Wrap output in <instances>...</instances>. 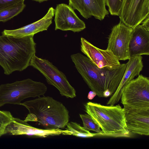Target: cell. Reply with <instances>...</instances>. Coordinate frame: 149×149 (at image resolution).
Listing matches in <instances>:
<instances>
[{"mask_svg": "<svg viewBox=\"0 0 149 149\" xmlns=\"http://www.w3.org/2000/svg\"><path fill=\"white\" fill-rule=\"evenodd\" d=\"M25 0H0V10Z\"/></svg>", "mask_w": 149, "mask_h": 149, "instance_id": "23", "label": "cell"}, {"mask_svg": "<svg viewBox=\"0 0 149 149\" xmlns=\"http://www.w3.org/2000/svg\"><path fill=\"white\" fill-rule=\"evenodd\" d=\"M82 120L83 127L87 130L94 131L102 136V132L99 125L88 114H79Z\"/></svg>", "mask_w": 149, "mask_h": 149, "instance_id": "20", "label": "cell"}, {"mask_svg": "<svg viewBox=\"0 0 149 149\" xmlns=\"http://www.w3.org/2000/svg\"><path fill=\"white\" fill-rule=\"evenodd\" d=\"M132 29L120 21L112 27L109 36L107 49L119 61L130 59L128 46Z\"/></svg>", "mask_w": 149, "mask_h": 149, "instance_id": "8", "label": "cell"}, {"mask_svg": "<svg viewBox=\"0 0 149 149\" xmlns=\"http://www.w3.org/2000/svg\"><path fill=\"white\" fill-rule=\"evenodd\" d=\"M124 0H106V5L108 8L110 14L119 16L122 10Z\"/></svg>", "mask_w": 149, "mask_h": 149, "instance_id": "21", "label": "cell"}, {"mask_svg": "<svg viewBox=\"0 0 149 149\" xmlns=\"http://www.w3.org/2000/svg\"><path fill=\"white\" fill-rule=\"evenodd\" d=\"M34 1H35L37 2H38L39 3H41L42 2L47 1L48 0H33Z\"/></svg>", "mask_w": 149, "mask_h": 149, "instance_id": "27", "label": "cell"}, {"mask_svg": "<svg viewBox=\"0 0 149 149\" xmlns=\"http://www.w3.org/2000/svg\"><path fill=\"white\" fill-rule=\"evenodd\" d=\"M96 95L95 92L92 91H90L88 93L87 97L90 100H92Z\"/></svg>", "mask_w": 149, "mask_h": 149, "instance_id": "25", "label": "cell"}, {"mask_svg": "<svg viewBox=\"0 0 149 149\" xmlns=\"http://www.w3.org/2000/svg\"><path fill=\"white\" fill-rule=\"evenodd\" d=\"M26 135L45 138L50 136L72 135L70 131L61 129H42L38 128L29 125L24 120L18 118H13L12 120L7 126L4 134Z\"/></svg>", "mask_w": 149, "mask_h": 149, "instance_id": "11", "label": "cell"}, {"mask_svg": "<svg viewBox=\"0 0 149 149\" xmlns=\"http://www.w3.org/2000/svg\"><path fill=\"white\" fill-rule=\"evenodd\" d=\"M81 50L99 68L112 70L121 65L119 61L111 51L99 48L83 37L81 38Z\"/></svg>", "mask_w": 149, "mask_h": 149, "instance_id": "10", "label": "cell"}, {"mask_svg": "<svg viewBox=\"0 0 149 149\" xmlns=\"http://www.w3.org/2000/svg\"><path fill=\"white\" fill-rule=\"evenodd\" d=\"M45 77L47 83L55 87L62 96L73 98L76 91L69 83L65 74L48 60L34 55L30 63Z\"/></svg>", "mask_w": 149, "mask_h": 149, "instance_id": "7", "label": "cell"}, {"mask_svg": "<svg viewBox=\"0 0 149 149\" xmlns=\"http://www.w3.org/2000/svg\"><path fill=\"white\" fill-rule=\"evenodd\" d=\"M130 59L149 55V31L141 24L132 28L128 46Z\"/></svg>", "mask_w": 149, "mask_h": 149, "instance_id": "15", "label": "cell"}, {"mask_svg": "<svg viewBox=\"0 0 149 149\" xmlns=\"http://www.w3.org/2000/svg\"><path fill=\"white\" fill-rule=\"evenodd\" d=\"M149 17L145 19L141 23L142 25L148 30L149 31Z\"/></svg>", "mask_w": 149, "mask_h": 149, "instance_id": "24", "label": "cell"}, {"mask_svg": "<svg viewBox=\"0 0 149 149\" xmlns=\"http://www.w3.org/2000/svg\"><path fill=\"white\" fill-rule=\"evenodd\" d=\"M47 90L41 82L27 79L0 85V107L6 104L20 105L26 98L43 95Z\"/></svg>", "mask_w": 149, "mask_h": 149, "instance_id": "5", "label": "cell"}, {"mask_svg": "<svg viewBox=\"0 0 149 149\" xmlns=\"http://www.w3.org/2000/svg\"><path fill=\"white\" fill-rule=\"evenodd\" d=\"M33 36H0V65L5 74L8 75L15 71H22L30 65L36 52V44Z\"/></svg>", "mask_w": 149, "mask_h": 149, "instance_id": "2", "label": "cell"}, {"mask_svg": "<svg viewBox=\"0 0 149 149\" xmlns=\"http://www.w3.org/2000/svg\"><path fill=\"white\" fill-rule=\"evenodd\" d=\"M110 96H111V94L110 92L108 90H106L103 93V97H107Z\"/></svg>", "mask_w": 149, "mask_h": 149, "instance_id": "26", "label": "cell"}, {"mask_svg": "<svg viewBox=\"0 0 149 149\" xmlns=\"http://www.w3.org/2000/svg\"><path fill=\"white\" fill-rule=\"evenodd\" d=\"M13 118L9 111L0 110V137L4 135L5 128Z\"/></svg>", "mask_w": 149, "mask_h": 149, "instance_id": "22", "label": "cell"}, {"mask_svg": "<svg viewBox=\"0 0 149 149\" xmlns=\"http://www.w3.org/2000/svg\"><path fill=\"white\" fill-rule=\"evenodd\" d=\"M84 106L86 112L99 126L102 136H130L126 125L125 110L119 104L104 106L89 102Z\"/></svg>", "mask_w": 149, "mask_h": 149, "instance_id": "4", "label": "cell"}, {"mask_svg": "<svg viewBox=\"0 0 149 149\" xmlns=\"http://www.w3.org/2000/svg\"><path fill=\"white\" fill-rule=\"evenodd\" d=\"M120 99L125 110H149V79L139 74L123 88Z\"/></svg>", "mask_w": 149, "mask_h": 149, "instance_id": "6", "label": "cell"}, {"mask_svg": "<svg viewBox=\"0 0 149 149\" xmlns=\"http://www.w3.org/2000/svg\"><path fill=\"white\" fill-rule=\"evenodd\" d=\"M69 5L86 19L93 16L102 20L109 14L106 0H69Z\"/></svg>", "mask_w": 149, "mask_h": 149, "instance_id": "13", "label": "cell"}, {"mask_svg": "<svg viewBox=\"0 0 149 149\" xmlns=\"http://www.w3.org/2000/svg\"><path fill=\"white\" fill-rule=\"evenodd\" d=\"M142 57L137 56L129 59L126 63V68L121 81L117 89L111 95L107 104L113 105L121 99L123 88L134 77L138 76L143 68Z\"/></svg>", "mask_w": 149, "mask_h": 149, "instance_id": "14", "label": "cell"}, {"mask_svg": "<svg viewBox=\"0 0 149 149\" xmlns=\"http://www.w3.org/2000/svg\"><path fill=\"white\" fill-rule=\"evenodd\" d=\"M25 6L24 1H22L0 10V22L11 19L22 12Z\"/></svg>", "mask_w": 149, "mask_h": 149, "instance_id": "18", "label": "cell"}, {"mask_svg": "<svg viewBox=\"0 0 149 149\" xmlns=\"http://www.w3.org/2000/svg\"><path fill=\"white\" fill-rule=\"evenodd\" d=\"M21 105L29 113L24 120L37 122L46 129H63L69 121L67 108L61 102L49 96L38 97Z\"/></svg>", "mask_w": 149, "mask_h": 149, "instance_id": "3", "label": "cell"}, {"mask_svg": "<svg viewBox=\"0 0 149 149\" xmlns=\"http://www.w3.org/2000/svg\"><path fill=\"white\" fill-rule=\"evenodd\" d=\"M70 58L89 88L100 97H103V93L107 89L111 95L114 93L121 81L127 65L121 64L119 68L112 70L100 69L80 53L71 55Z\"/></svg>", "mask_w": 149, "mask_h": 149, "instance_id": "1", "label": "cell"}, {"mask_svg": "<svg viewBox=\"0 0 149 149\" xmlns=\"http://www.w3.org/2000/svg\"><path fill=\"white\" fill-rule=\"evenodd\" d=\"M54 12L55 9L51 7L46 15L38 20L17 29H5L2 32V35L22 37L34 36L38 32L47 30L52 23Z\"/></svg>", "mask_w": 149, "mask_h": 149, "instance_id": "16", "label": "cell"}, {"mask_svg": "<svg viewBox=\"0 0 149 149\" xmlns=\"http://www.w3.org/2000/svg\"><path fill=\"white\" fill-rule=\"evenodd\" d=\"M126 125L130 132L141 135H149V110H125Z\"/></svg>", "mask_w": 149, "mask_h": 149, "instance_id": "17", "label": "cell"}, {"mask_svg": "<svg viewBox=\"0 0 149 149\" xmlns=\"http://www.w3.org/2000/svg\"><path fill=\"white\" fill-rule=\"evenodd\" d=\"M149 0H124L120 21L133 28L149 17Z\"/></svg>", "mask_w": 149, "mask_h": 149, "instance_id": "9", "label": "cell"}, {"mask_svg": "<svg viewBox=\"0 0 149 149\" xmlns=\"http://www.w3.org/2000/svg\"><path fill=\"white\" fill-rule=\"evenodd\" d=\"M66 126V130L71 132L72 135L77 137L86 138L99 136V134L97 133H91L76 122H68Z\"/></svg>", "mask_w": 149, "mask_h": 149, "instance_id": "19", "label": "cell"}, {"mask_svg": "<svg viewBox=\"0 0 149 149\" xmlns=\"http://www.w3.org/2000/svg\"><path fill=\"white\" fill-rule=\"evenodd\" d=\"M55 30L71 31L79 32L86 28L84 22L77 15L70 5L64 3L57 5L54 12Z\"/></svg>", "mask_w": 149, "mask_h": 149, "instance_id": "12", "label": "cell"}, {"mask_svg": "<svg viewBox=\"0 0 149 149\" xmlns=\"http://www.w3.org/2000/svg\"></svg>", "mask_w": 149, "mask_h": 149, "instance_id": "28", "label": "cell"}]
</instances>
